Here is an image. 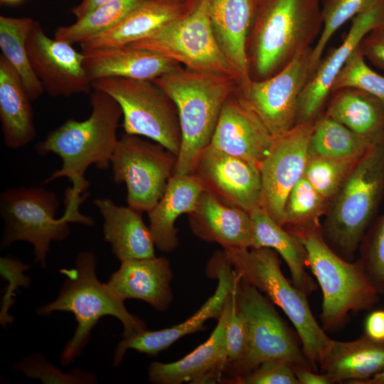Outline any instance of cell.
I'll use <instances>...</instances> for the list:
<instances>
[{"mask_svg": "<svg viewBox=\"0 0 384 384\" xmlns=\"http://www.w3.org/2000/svg\"><path fill=\"white\" fill-rule=\"evenodd\" d=\"M92 112L84 121L68 119L50 132L44 140L36 145V153L45 156L53 153L62 159L60 169L53 172L43 183L66 177L72 183L65 198V215L72 223L87 225L90 218L82 215L79 206L90 183L84 176L87 168L94 164L107 170L118 143L117 136L122 112L119 104L108 94L93 90L90 92Z\"/></svg>", "mask_w": 384, "mask_h": 384, "instance_id": "6da1fadb", "label": "cell"}, {"mask_svg": "<svg viewBox=\"0 0 384 384\" xmlns=\"http://www.w3.org/2000/svg\"><path fill=\"white\" fill-rule=\"evenodd\" d=\"M321 0H263L246 42L250 78L260 81L311 47L322 30Z\"/></svg>", "mask_w": 384, "mask_h": 384, "instance_id": "7a4b0ae2", "label": "cell"}, {"mask_svg": "<svg viewBox=\"0 0 384 384\" xmlns=\"http://www.w3.org/2000/svg\"><path fill=\"white\" fill-rule=\"evenodd\" d=\"M152 82L171 98L178 113L181 144L174 174H193L238 82L231 76L182 65Z\"/></svg>", "mask_w": 384, "mask_h": 384, "instance_id": "3957f363", "label": "cell"}, {"mask_svg": "<svg viewBox=\"0 0 384 384\" xmlns=\"http://www.w3.org/2000/svg\"><path fill=\"white\" fill-rule=\"evenodd\" d=\"M96 257L91 251L78 254L74 267L62 269L65 279L55 299L36 309V314L48 316L54 311H66L75 316L77 327L64 346L60 361L68 366L79 356L89 341L91 331L104 316H113L122 324V337L146 329V323L132 314L96 275Z\"/></svg>", "mask_w": 384, "mask_h": 384, "instance_id": "277c9868", "label": "cell"}, {"mask_svg": "<svg viewBox=\"0 0 384 384\" xmlns=\"http://www.w3.org/2000/svg\"><path fill=\"white\" fill-rule=\"evenodd\" d=\"M383 197L384 137L362 154L329 202L321 226L328 246L346 261H354Z\"/></svg>", "mask_w": 384, "mask_h": 384, "instance_id": "5b68a950", "label": "cell"}, {"mask_svg": "<svg viewBox=\"0 0 384 384\" xmlns=\"http://www.w3.org/2000/svg\"><path fill=\"white\" fill-rule=\"evenodd\" d=\"M284 229L298 238L306 249L307 267L323 294L319 320L325 332L341 331L350 314L370 310L378 303L380 296L359 260L348 262L333 251L324 240L321 227Z\"/></svg>", "mask_w": 384, "mask_h": 384, "instance_id": "8992f818", "label": "cell"}, {"mask_svg": "<svg viewBox=\"0 0 384 384\" xmlns=\"http://www.w3.org/2000/svg\"><path fill=\"white\" fill-rule=\"evenodd\" d=\"M235 274L280 307L294 325L314 371L332 338L314 316L307 296L284 277L279 254L270 247L223 250Z\"/></svg>", "mask_w": 384, "mask_h": 384, "instance_id": "52a82bcc", "label": "cell"}, {"mask_svg": "<svg viewBox=\"0 0 384 384\" xmlns=\"http://www.w3.org/2000/svg\"><path fill=\"white\" fill-rule=\"evenodd\" d=\"M235 294L248 325L249 343L244 357L225 370L222 383L247 374L270 359H284L293 366L314 370L302 347L267 296L238 275Z\"/></svg>", "mask_w": 384, "mask_h": 384, "instance_id": "ba28073f", "label": "cell"}, {"mask_svg": "<svg viewBox=\"0 0 384 384\" xmlns=\"http://www.w3.org/2000/svg\"><path fill=\"white\" fill-rule=\"evenodd\" d=\"M120 106L125 134L144 136L178 156L181 129L176 105L152 81L124 78H103L92 82Z\"/></svg>", "mask_w": 384, "mask_h": 384, "instance_id": "9c48e42d", "label": "cell"}, {"mask_svg": "<svg viewBox=\"0 0 384 384\" xmlns=\"http://www.w3.org/2000/svg\"><path fill=\"white\" fill-rule=\"evenodd\" d=\"M59 206L56 194L41 186H21L6 189L0 196V213L4 221L1 247L16 241L33 246L34 262L42 268L53 241L65 239L70 233L68 219L56 218Z\"/></svg>", "mask_w": 384, "mask_h": 384, "instance_id": "30bf717a", "label": "cell"}, {"mask_svg": "<svg viewBox=\"0 0 384 384\" xmlns=\"http://www.w3.org/2000/svg\"><path fill=\"white\" fill-rule=\"evenodd\" d=\"M177 156L159 143L125 134L111 159L113 181L127 186L128 206L147 213L163 196Z\"/></svg>", "mask_w": 384, "mask_h": 384, "instance_id": "8fae6325", "label": "cell"}, {"mask_svg": "<svg viewBox=\"0 0 384 384\" xmlns=\"http://www.w3.org/2000/svg\"><path fill=\"white\" fill-rule=\"evenodd\" d=\"M127 46L157 53L188 68L223 74L236 80L214 36L206 0H201L184 18Z\"/></svg>", "mask_w": 384, "mask_h": 384, "instance_id": "7c38bea8", "label": "cell"}, {"mask_svg": "<svg viewBox=\"0 0 384 384\" xmlns=\"http://www.w3.org/2000/svg\"><path fill=\"white\" fill-rule=\"evenodd\" d=\"M312 47L300 52L284 69L260 81L250 80L238 92L273 137L297 123L302 92L311 78Z\"/></svg>", "mask_w": 384, "mask_h": 384, "instance_id": "4fadbf2b", "label": "cell"}, {"mask_svg": "<svg viewBox=\"0 0 384 384\" xmlns=\"http://www.w3.org/2000/svg\"><path fill=\"white\" fill-rule=\"evenodd\" d=\"M315 121L297 124L274 137L270 151L259 166L262 183L260 206L282 227L287 196L304 176Z\"/></svg>", "mask_w": 384, "mask_h": 384, "instance_id": "5bb4252c", "label": "cell"}, {"mask_svg": "<svg viewBox=\"0 0 384 384\" xmlns=\"http://www.w3.org/2000/svg\"><path fill=\"white\" fill-rule=\"evenodd\" d=\"M206 272L218 280L214 294L191 316L171 327L156 331L147 329L131 336L123 337L117 345L114 353V366L117 367L128 349L140 353L156 356L169 348L182 337L204 331L206 321L220 316L226 299L235 287L237 275L227 257L225 252L216 251L208 262Z\"/></svg>", "mask_w": 384, "mask_h": 384, "instance_id": "9a60e30c", "label": "cell"}, {"mask_svg": "<svg viewBox=\"0 0 384 384\" xmlns=\"http://www.w3.org/2000/svg\"><path fill=\"white\" fill-rule=\"evenodd\" d=\"M193 175L203 191L227 206L250 213L260 205V171L252 161L208 146L201 154Z\"/></svg>", "mask_w": 384, "mask_h": 384, "instance_id": "2e32d148", "label": "cell"}, {"mask_svg": "<svg viewBox=\"0 0 384 384\" xmlns=\"http://www.w3.org/2000/svg\"><path fill=\"white\" fill-rule=\"evenodd\" d=\"M26 46L31 66L50 96L90 92L92 82L82 65L83 54L76 51L72 44L48 37L40 23L35 21Z\"/></svg>", "mask_w": 384, "mask_h": 384, "instance_id": "e0dca14e", "label": "cell"}, {"mask_svg": "<svg viewBox=\"0 0 384 384\" xmlns=\"http://www.w3.org/2000/svg\"><path fill=\"white\" fill-rule=\"evenodd\" d=\"M344 41L321 58L299 98L297 124L316 120L321 116L331 87L346 60L372 30L384 26V0L375 1L364 11L352 18Z\"/></svg>", "mask_w": 384, "mask_h": 384, "instance_id": "ac0fdd59", "label": "cell"}, {"mask_svg": "<svg viewBox=\"0 0 384 384\" xmlns=\"http://www.w3.org/2000/svg\"><path fill=\"white\" fill-rule=\"evenodd\" d=\"M233 289L226 299L222 314L209 338L180 360L171 363H151L148 368L150 383H221L227 363L225 329Z\"/></svg>", "mask_w": 384, "mask_h": 384, "instance_id": "d6986e66", "label": "cell"}, {"mask_svg": "<svg viewBox=\"0 0 384 384\" xmlns=\"http://www.w3.org/2000/svg\"><path fill=\"white\" fill-rule=\"evenodd\" d=\"M238 89L224 103L209 146L260 166L274 137L242 100Z\"/></svg>", "mask_w": 384, "mask_h": 384, "instance_id": "ffe728a7", "label": "cell"}, {"mask_svg": "<svg viewBox=\"0 0 384 384\" xmlns=\"http://www.w3.org/2000/svg\"><path fill=\"white\" fill-rule=\"evenodd\" d=\"M201 0H147L112 28L82 41L81 51L125 46L188 16Z\"/></svg>", "mask_w": 384, "mask_h": 384, "instance_id": "44dd1931", "label": "cell"}, {"mask_svg": "<svg viewBox=\"0 0 384 384\" xmlns=\"http://www.w3.org/2000/svg\"><path fill=\"white\" fill-rule=\"evenodd\" d=\"M173 277L169 260L155 256L121 261L119 269L105 284L122 302L137 299L164 311L173 301Z\"/></svg>", "mask_w": 384, "mask_h": 384, "instance_id": "7402d4cb", "label": "cell"}, {"mask_svg": "<svg viewBox=\"0 0 384 384\" xmlns=\"http://www.w3.org/2000/svg\"><path fill=\"white\" fill-rule=\"evenodd\" d=\"M259 4L258 0H206L214 36L239 85L251 80L246 42Z\"/></svg>", "mask_w": 384, "mask_h": 384, "instance_id": "603a6c76", "label": "cell"}, {"mask_svg": "<svg viewBox=\"0 0 384 384\" xmlns=\"http://www.w3.org/2000/svg\"><path fill=\"white\" fill-rule=\"evenodd\" d=\"M188 215L193 234L223 250L255 248V235L249 213L227 206L203 191L195 209Z\"/></svg>", "mask_w": 384, "mask_h": 384, "instance_id": "cb8c5ba5", "label": "cell"}, {"mask_svg": "<svg viewBox=\"0 0 384 384\" xmlns=\"http://www.w3.org/2000/svg\"><path fill=\"white\" fill-rule=\"evenodd\" d=\"M81 52L84 69L92 82L108 78L153 81L181 65L157 53L129 46Z\"/></svg>", "mask_w": 384, "mask_h": 384, "instance_id": "d4e9b609", "label": "cell"}, {"mask_svg": "<svg viewBox=\"0 0 384 384\" xmlns=\"http://www.w3.org/2000/svg\"><path fill=\"white\" fill-rule=\"evenodd\" d=\"M319 367L334 383L355 384L384 371V340L366 334L351 341L332 339Z\"/></svg>", "mask_w": 384, "mask_h": 384, "instance_id": "484cf974", "label": "cell"}, {"mask_svg": "<svg viewBox=\"0 0 384 384\" xmlns=\"http://www.w3.org/2000/svg\"><path fill=\"white\" fill-rule=\"evenodd\" d=\"M104 219L103 235L115 257L128 259L155 257L154 242L140 212L129 206H117L107 198L93 201Z\"/></svg>", "mask_w": 384, "mask_h": 384, "instance_id": "4316f807", "label": "cell"}, {"mask_svg": "<svg viewBox=\"0 0 384 384\" xmlns=\"http://www.w3.org/2000/svg\"><path fill=\"white\" fill-rule=\"evenodd\" d=\"M203 191L193 174H173L170 178L163 196L148 213L149 227L159 250L171 252L178 247L175 222L181 215L195 209Z\"/></svg>", "mask_w": 384, "mask_h": 384, "instance_id": "83f0119b", "label": "cell"}, {"mask_svg": "<svg viewBox=\"0 0 384 384\" xmlns=\"http://www.w3.org/2000/svg\"><path fill=\"white\" fill-rule=\"evenodd\" d=\"M31 102L18 74L1 54L0 121L4 143L10 149L28 144L36 135Z\"/></svg>", "mask_w": 384, "mask_h": 384, "instance_id": "f1b7e54d", "label": "cell"}, {"mask_svg": "<svg viewBox=\"0 0 384 384\" xmlns=\"http://www.w3.org/2000/svg\"><path fill=\"white\" fill-rule=\"evenodd\" d=\"M249 214L255 230V248L274 250L286 262L292 284L306 296L314 292L317 286L306 270V251L299 238L278 225L260 206Z\"/></svg>", "mask_w": 384, "mask_h": 384, "instance_id": "f546056e", "label": "cell"}, {"mask_svg": "<svg viewBox=\"0 0 384 384\" xmlns=\"http://www.w3.org/2000/svg\"><path fill=\"white\" fill-rule=\"evenodd\" d=\"M324 115L361 135L384 137V102L363 90L346 87L330 94Z\"/></svg>", "mask_w": 384, "mask_h": 384, "instance_id": "4dcf8cb0", "label": "cell"}, {"mask_svg": "<svg viewBox=\"0 0 384 384\" xmlns=\"http://www.w3.org/2000/svg\"><path fill=\"white\" fill-rule=\"evenodd\" d=\"M36 20L29 17L0 16V48L21 79L31 101L45 91L35 73L28 56L27 38Z\"/></svg>", "mask_w": 384, "mask_h": 384, "instance_id": "1f68e13d", "label": "cell"}, {"mask_svg": "<svg viewBox=\"0 0 384 384\" xmlns=\"http://www.w3.org/2000/svg\"><path fill=\"white\" fill-rule=\"evenodd\" d=\"M381 138L374 139L357 134L323 114L315 121L309 140L308 156L358 157Z\"/></svg>", "mask_w": 384, "mask_h": 384, "instance_id": "d6a6232c", "label": "cell"}, {"mask_svg": "<svg viewBox=\"0 0 384 384\" xmlns=\"http://www.w3.org/2000/svg\"><path fill=\"white\" fill-rule=\"evenodd\" d=\"M147 0H114L102 4L77 19L74 23L59 26L54 38L70 44L100 33L119 23L128 14Z\"/></svg>", "mask_w": 384, "mask_h": 384, "instance_id": "836d02e7", "label": "cell"}, {"mask_svg": "<svg viewBox=\"0 0 384 384\" xmlns=\"http://www.w3.org/2000/svg\"><path fill=\"white\" fill-rule=\"evenodd\" d=\"M329 202L324 198L303 176L289 193L283 212L284 228L321 227Z\"/></svg>", "mask_w": 384, "mask_h": 384, "instance_id": "e575fe53", "label": "cell"}, {"mask_svg": "<svg viewBox=\"0 0 384 384\" xmlns=\"http://www.w3.org/2000/svg\"><path fill=\"white\" fill-rule=\"evenodd\" d=\"M361 156H308L303 176L324 198L330 202Z\"/></svg>", "mask_w": 384, "mask_h": 384, "instance_id": "d590c367", "label": "cell"}, {"mask_svg": "<svg viewBox=\"0 0 384 384\" xmlns=\"http://www.w3.org/2000/svg\"><path fill=\"white\" fill-rule=\"evenodd\" d=\"M375 0H322V30L312 47L311 70L313 74L333 34L347 21L366 10Z\"/></svg>", "mask_w": 384, "mask_h": 384, "instance_id": "8d00e7d4", "label": "cell"}, {"mask_svg": "<svg viewBox=\"0 0 384 384\" xmlns=\"http://www.w3.org/2000/svg\"><path fill=\"white\" fill-rule=\"evenodd\" d=\"M346 87L363 90L384 102V76L367 65L359 46L351 54L334 80L331 93Z\"/></svg>", "mask_w": 384, "mask_h": 384, "instance_id": "74e56055", "label": "cell"}, {"mask_svg": "<svg viewBox=\"0 0 384 384\" xmlns=\"http://www.w3.org/2000/svg\"><path fill=\"white\" fill-rule=\"evenodd\" d=\"M358 258L368 279L384 295V214L375 218L358 247Z\"/></svg>", "mask_w": 384, "mask_h": 384, "instance_id": "f35d334b", "label": "cell"}, {"mask_svg": "<svg viewBox=\"0 0 384 384\" xmlns=\"http://www.w3.org/2000/svg\"><path fill=\"white\" fill-rule=\"evenodd\" d=\"M13 370L43 383L93 384L98 381L96 375L80 368L64 373L50 363L41 353H33L14 363Z\"/></svg>", "mask_w": 384, "mask_h": 384, "instance_id": "ab89813d", "label": "cell"}, {"mask_svg": "<svg viewBox=\"0 0 384 384\" xmlns=\"http://www.w3.org/2000/svg\"><path fill=\"white\" fill-rule=\"evenodd\" d=\"M30 268V265L24 264L16 257L9 255L0 257V274L2 279L8 282L1 303L0 324L4 327L14 321L9 309L15 302V292L19 287L26 288L31 284L30 277L23 273Z\"/></svg>", "mask_w": 384, "mask_h": 384, "instance_id": "60d3db41", "label": "cell"}, {"mask_svg": "<svg viewBox=\"0 0 384 384\" xmlns=\"http://www.w3.org/2000/svg\"><path fill=\"white\" fill-rule=\"evenodd\" d=\"M225 338L227 363L225 370L238 363L244 357L249 343L248 325L244 314L238 306L235 287L232 292Z\"/></svg>", "mask_w": 384, "mask_h": 384, "instance_id": "b9f144b4", "label": "cell"}, {"mask_svg": "<svg viewBox=\"0 0 384 384\" xmlns=\"http://www.w3.org/2000/svg\"><path fill=\"white\" fill-rule=\"evenodd\" d=\"M230 384H299L293 365L284 359L262 362L254 370L230 380Z\"/></svg>", "mask_w": 384, "mask_h": 384, "instance_id": "7bdbcfd3", "label": "cell"}, {"mask_svg": "<svg viewBox=\"0 0 384 384\" xmlns=\"http://www.w3.org/2000/svg\"><path fill=\"white\" fill-rule=\"evenodd\" d=\"M359 48L365 58L384 70V26L376 28L366 35Z\"/></svg>", "mask_w": 384, "mask_h": 384, "instance_id": "ee69618b", "label": "cell"}, {"mask_svg": "<svg viewBox=\"0 0 384 384\" xmlns=\"http://www.w3.org/2000/svg\"><path fill=\"white\" fill-rule=\"evenodd\" d=\"M365 334L377 340H384V311L376 310L367 317Z\"/></svg>", "mask_w": 384, "mask_h": 384, "instance_id": "f6af8a7d", "label": "cell"}, {"mask_svg": "<svg viewBox=\"0 0 384 384\" xmlns=\"http://www.w3.org/2000/svg\"><path fill=\"white\" fill-rule=\"evenodd\" d=\"M293 369L299 384H332L331 379L324 373L301 366H293Z\"/></svg>", "mask_w": 384, "mask_h": 384, "instance_id": "bcb514c9", "label": "cell"}, {"mask_svg": "<svg viewBox=\"0 0 384 384\" xmlns=\"http://www.w3.org/2000/svg\"><path fill=\"white\" fill-rule=\"evenodd\" d=\"M111 1L114 0H82L78 5L73 6L70 11L77 20L101 4Z\"/></svg>", "mask_w": 384, "mask_h": 384, "instance_id": "7dc6e473", "label": "cell"}, {"mask_svg": "<svg viewBox=\"0 0 384 384\" xmlns=\"http://www.w3.org/2000/svg\"><path fill=\"white\" fill-rule=\"evenodd\" d=\"M355 384H384V371L373 378L358 381Z\"/></svg>", "mask_w": 384, "mask_h": 384, "instance_id": "c3c4849f", "label": "cell"}, {"mask_svg": "<svg viewBox=\"0 0 384 384\" xmlns=\"http://www.w3.org/2000/svg\"><path fill=\"white\" fill-rule=\"evenodd\" d=\"M20 0H1V2H4V3H14Z\"/></svg>", "mask_w": 384, "mask_h": 384, "instance_id": "681fc988", "label": "cell"}, {"mask_svg": "<svg viewBox=\"0 0 384 384\" xmlns=\"http://www.w3.org/2000/svg\"><path fill=\"white\" fill-rule=\"evenodd\" d=\"M260 2L262 1L263 0H258Z\"/></svg>", "mask_w": 384, "mask_h": 384, "instance_id": "f907efd6", "label": "cell"}]
</instances>
